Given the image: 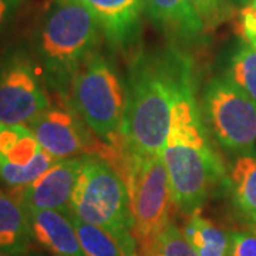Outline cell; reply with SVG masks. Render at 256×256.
Returning <instances> with one entry per match:
<instances>
[{
    "label": "cell",
    "instance_id": "1",
    "mask_svg": "<svg viewBox=\"0 0 256 256\" xmlns=\"http://www.w3.org/2000/svg\"><path fill=\"white\" fill-rule=\"evenodd\" d=\"M192 73L191 58L174 47L140 52L128 70L121 146L141 156L162 152L176 96Z\"/></svg>",
    "mask_w": 256,
    "mask_h": 256
},
{
    "label": "cell",
    "instance_id": "2",
    "mask_svg": "<svg viewBox=\"0 0 256 256\" xmlns=\"http://www.w3.org/2000/svg\"><path fill=\"white\" fill-rule=\"evenodd\" d=\"M162 160L168 172L175 208L191 215L201 210L215 184L226 178V170L210 141L201 108L195 100L194 73L176 96Z\"/></svg>",
    "mask_w": 256,
    "mask_h": 256
},
{
    "label": "cell",
    "instance_id": "3",
    "mask_svg": "<svg viewBox=\"0 0 256 256\" xmlns=\"http://www.w3.org/2000/svg\"><path fill=\"white\" fill-rule=\"evenodd\" d=\"M100 26L76 0H52L34 42L36 63L48 90L70 98L76 73L96 52Z\"/></svg>",
    "mask_w": 256,
    "mask_h": 256
},
{
    "label": "cell",
    "instance_id": "4",
    "mask_svg": "<svg viewBox=\"0 0 256 256\" xmlns=\"http://www.w3.org/2000/svg\"><path fill=\"white\" fill-rule=\"evenodd\" d=\"M101 158L110 162L127 186L132 235L140 255L170 222L172 198L162 154L130 152L118 140L107 146Z\"/></svg>",
    "mask_w": 256,
    "mask_h": 256
},
{
    "label": "cell",
    "instance_id": "5",
    "mask_svg": "<svg viewBox=\"0 0 256 256\" xmlns=\"http://www.w3.org/2000/svg\"><path fill=\"white\" fill-rule=\"evenodd\" d=\"M70 210L78 220L108 232L124 256H138L127 186L108 161L98 156H82Z\"/></svg>",
    "mask_w": 256,
    "mask_h": 256
},
{
    "label": "cell",
    "instance_id": "6",
    "mask_svg": "<svg viewBox=\"0 0 256 256\" xmlns=\"http://www.w3.org/2000/svg\"><path fill=\"white\" fill-rule=\"evenodd\" d=\"M70 101L98 140L108 146L118 141L127 88L106 56L96 50L86 58L74 77Z\"/></svg>",
    "mask_w": 256,
    "mask_h": 256
},
{
    "label": "cell",
    "instance_id": "7",
    "mask_svg": "<svg viewBox=\"0 0 256 256\" xmlns=\"http://www.w3.org/2000/svg\"><path fill=\"white\" fill-rule=\"evenodd\" d=\"M201 112L210 137L229 152L256 144V101L229 77H215L202 94Z\"/></svg>",
    "mask_w": 256,
    "mask_h": 256
},
{
    "label": "cell",
    "instance_id": "8",
    "mask_svg": "<svg viewBox=\"0 0 256 256\" xmlns=\"http://www.w3.org/2000/svg\"><path fill=\"white\" fill-rule=\"evenodd\" d=\"M52 104L36 60L12 52L0 63V122L26 124Z\"/></svg>",
    "mask_w": 256,
    "mask_h": 256
},
{
    "label": "cell",
    "instance_id": "9",
    "mask_svg": "<svg viewBox=\"0 0 256 256\" xmlns=\"http://www.w3.org/2000/svg\"><path fill=\"white\" fill-rule=\"evenodd\" d=\"M42 148L56 160L77 156H101L106 142H97V136L73 107L70 98L48 106L28 124Z\"/></svg>",
    "mask_w": 256,
    "mask_h": 256
},
{
    "label": "cell",
    "instance_id": "10",
    "mask_svg": "<svg viewBox=\"0 0 256 256\" xmlns=\"http://www.w3.org/2000/svg\"><path fill=\"white\" fill-rule=\"evenodd\" d=\"M56 161L26 124L0 122V180L13 191L33 182Z\"/></svg>",
    "mask_w": 256,
    "mask_h": 256
},
{
    "label": "cell",
    "instance_id": "11",
    "mask_svg": "<svg viewBox=\"0 0 256 256\" xmlns=\"http://www.w3.org/2000/svg\"><path fill=\"white\" fill-rule=\"evenodd\" d=\"M82 164V156L57 160L33 182L20 190H14V200H18L26 210L70 212L72 195Z\"/></svg>",
    "mask_w": 256,
    "mask_h": 256
},
{
    "label": "cell",
    "instance_id": "12",
    "mask_svg": "<svg viewBox=\"0 0 256 256\" xmlns=\"http://www.w3.org/2000/svg\"><path fill=\"white\" fill-rule=\"evenodd\" d=\"M92 14L112 47L128 46L140 30L144 0H76Z\"/></svg>",
    "mask_w": 256,
    "mask_h": 256
},
{
    "label": "cell",
    "instance_id": "13",
    "mask_svg": "<svg viewBox=\"0 0 256 256\" xmlns=\"http://www.w3.org/2000/svg\"><path fill=\"white\" fill-rule=\"evenodd\" d=\"M26 210L33 238L52 255L84 256L68 212L50 210Z\"/></svg>",
    "mask_w": 256,
    "mask_h": 256
},
{
    "label": "cell",
    "instance_id": "14",
    "mask_svg": "<svg viewBox=\"0 0 256 256\" xmlns=\"http://www.w3.org/2000/svg\"><path fill=\"white\" fill-rule=\"evenodd\" d=\"M144 10L156 28L181 42H196L205 24L188 0H144Z\"/></svg>",
    "mask_w": 256,
    "mask_h": 256
},
{
    "label": "cell",
    "instance_id": "15",
    "mask_svg": "<svg viewBox=\"0 0 256 256\" xmlns=\"http://www.w3.org/2000/svg\"><path fill=\"white\" fill-rule=\"evenodd\" d=\"M226 185L240 216L256 226V146L235 156L226 171Z\"/></svg>",
    "mask_w": 256,
    "mask_h": 256
},
{
    "label": "cell",
    "instance_id": "16",
    "mask_svg": "<svg viewBox=\"0 0 256 256\" xmlns=\"http://www.w3.org/2000/svg\"><path fill=\"white\" fill-rule=\"evenodd\" d=\"M32 238L28 210L18 200L0 191V250L9 256L23 255Z\"/></svg>",
    "mask_w": 256,
    "mask_h": 256
},
{
    "label": "cell",
    "instance_id": "17",
    "mask_svg": "<svg viewBox=\"0 0 256 256\" xmlns=\"http://www.w3.org/2000/svg\"><path fill=\"white\" fill-rule=\"evenodd\" d=\"M184 234L196 256H229L230 234L201 215V210L192 212Z\"/></svg>",
    "mask_w": 256,
    "mask_h": 256
},
{
    "label": "cell",
    "instance_id": "18",
    "mask_svg": "<svg viewBox=\"0 0 256 256\" xmlns=\"http://www.w3.org/2000/svg\"><path fill=\"white\" fill-rule=\"evenodd\" d=\"M68 214L73 220L84 256H124L117 240L108 232L78 220L72 210Z\"/></svg>",
    "mask_w": 256,
    "mask_h": 256
},
{
    "label": "cell",
    "instance_id": "19",
    "mask_svg": "<svg viewBox=\"0 0 256 256\" xmlns=\"http://www.w3.org/2000/svg\"><path fill=\"white\" fill-rule=\"evenodd\" d=\"M228 77L256 101V47L248 42L239 44L230 57Z\"/></svg>",
    "mask_w": 256,
    "mask_h": 256
},
{
    "label": "cell",
    "instance_id": "20",
    "mask_svg": "<svg viewBox=\"0 0 256 256\" xmlns=\"http://www.w3.org/2000/svg\"><path fill=\"white\" fill-rule=\"evenodd\" d=\"M138 256H196L184 230L168 222L158 238Z\"/></svg>",
    "mask_w": 256,
    "mask_h": 256
},
{
    "label": "cell",
    "instance_id": "21",
    "mask_svg": "<svg viewBox=\"0 0 256 256\" xmlns=\"http://www.w3.org/2000/svg\"><path fill=\"white\" fill-rule=\"evenodd\" d=\"M192 9L205 24V28H215L225 23L234 13L229 0H188Z\"/></svg>",
    "mask_w": 256,
    "mask_h": 256
},
{
    "label": "cell",
    "instance_id": "22",
    "mask_svg": "<svg viewBox=\"0 0 256 256\" xmlns=\"http://www.w3.org/2000/svg\"><path fill=\"white\" fill-rule=\"evenodd\" d=\"M229 256H256V226L248 230L230 232Z\"/></svg>",
    "mask_w": 256,
    "mask_h": 256
},
{
    "label": "cell",
    "instance_id": "23",
    "mask_svg": "<svg viewBox=\"0 0 256 256\" xmlns=\"http://www.w3.org/2000/svg\"><path fill=\"white\" fill-rule=\"evenodd\" d=\"M22 3L23 0H0V32L12 22Z\"/></svg>",
    "mask_w": 256,
    "mask_h": 256
},
{
    "label": "cell",
    "instance_id": "24",
    "mask_svg": "<svg viewBox=\"0 0 256 256\" xmlns=\"http://www.w3.org/2000/svg\"><path fill=\"white\" fill-rule=\"evenodd\" d=\"M232 3H235V4H239V6H244V8H246V6H250L255 0H230Z\"/></svg>",
    "mask_w": 256,
    "mask_h": 256
},
{
    "label": "cell",
    "instance_id": "25",
    "mask_svg": "<svg viewBox=\"0 0 256 256\" xmlns=\"http://www.w3.org/2000/svg\"><path fill=\"white\" fill-rule=\"evenodd\" d=\"M0 256H9V255H6L4 252H2V250H0Z\"/></svg>",
    "mask_w": 256,
    "mask_h": 256
},
{
    "label": "cell",
    "instance_id": "26",
    "mask_svg": "<svg viewBox=\"0 0 256 256\" xmlns=\"http://www.w3.org/2000/svg\"><path fill=\"white\" fill-rule=\"evenodd\" d=\"M250 6H256V0L254 2V3H252V4H250Z\"/></svg>",
    "mask_w": 256,
    "mask_h": 256
},
{
    "label": "cell",
    "instance_id": "27",
    "mask_svg": "<svg viewBox=\"0 0 256 256\" xmlns=\"http://www.w3.org/2000/svg\"><path fill=\"white\" fill-rule=\"evenodd\" d=\"M252 46H254V47H256V43H254V44H252Z\"/></svg>",
    "mask_w": 256,
    "mask_h": 256
}]
</instances>
